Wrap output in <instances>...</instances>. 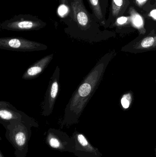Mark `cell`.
I'll use <instances>...</instances> for the list:
<instances>
[{
    "instance_id": "6da1fadb",
    "label": "cell",
    "mask_w": 156,
    "mask_h": 157,
    "mask_svg": "<svg viewBox=\"0 0 156 157\" xmlns=\"http://www.w3.org/2000/svg\"><path fill=\"white\" fill-rule=\"evenodd\" d=\"M116 54L114 50L106 53L81 82L66 105L62 125L78 123L83 110L100 83L107 66Z\"/></svg>"
},
{
    "instance_id": "7a4b0ae2",
    "label": "cell",
    "mask_w": 156,
    "mask_h": 157,
    "mask_svg": "<svg viewBox=\"0 0 156 157\" xmlns=\"http://www.w3.org/2000/svg\"><path fill=\"white\" fill-rule=\"evenodd\" d=\"M70 12L60 20L67 27L65 33L70 37L82 41L92 42L99 37L100 31L98 22L86 9L83 0H70Z\"/></svg>"
},
{
    "instance_id": "3957f363",
    "label": "cell",
    "mask_w": 156,
    "mask_h": 157,
    "mask_svg": "<svg viewBox=\"0 0 156 157\" xmlns=\"http://www.w3.org/2000/svg\"><path fill=\"white\" fill-rule=\"evenodd\" d=\"M6 130L5 136L13 145L16 157H25L28 149V143L31 134V127H38L34 121H13L2 123Z\"/></svg>"
},
{
    "instance_id": "277c9868",
    "label": "cell",
    "mask_w": 156,
    "mask_h": 157,
    "mask_svg": "<svg viewBox=\"0 0 156 157\" xmlns=\"http://www.w3.org/2000/svg\"><path fill=\"white\" fill-rule=\"evenodd\" d=\"M46 25V22L36 16L20 14L3 21L0 25V28L8 31H34L44 28Z\"/></svg>"
},
{
    "instance_id": "5b68a950",
    "label": "cell",
    "mask_w": 156,
    "mask_h": 157,
    "mask_svg": "<svg viewBox=\"0 0 156 157\" xmlns=\"http://www.w3.org/2000/svg\"><path fill=\"white\" fill-rule=\"evenodd\" d=\"M0 48L13 51L31 52L47 49L46 45L20 37H7L0 38Z\"/></svg>"
},
{
    "instance_id": "8992f818",
    "label": "cell",
    "mask_w": 156,
    "mask_h": 157,
    "mask_svg": "<svg viewBox=\"0 0 156 157\" xmlns=\"http://www.w3.org/2000/svg\"><path fill=\"white\" fill-rule=\"evenodd\" d=\"M60 77V69L59 66H57L49 80L44 101L42 103L43 116H49L53 112L56 100L59 92Z\"/></svg>"
},
{
    "instance_id": "52a82bcc",
    "label": "cell",
    "mask_w": 156,
    "mask_h": 157,
    "mask_svg": "<svg viewBox=\"0 0 156 157\" xmlns=\"http://www.w3.org/2000/svg\"><path fill=\"white\" fill-rule=\"evenodd\" d=\"M47 144L51 148L61 152L72 153L74 141L67 133L59 130L49 129L46 136Z\"/></svg>"
},
{
    "instance_id": "ba28073f",
    "label": "cell",
    "mask_w": 156,
    "mask_h": 157,
    "mask_svg": "<svg viewBox=\"0 0 156 157\" xmlns=\"http://www.w3.org/2000/svg\"><path fill=\"white\" fill-rule=\"evenodd\" d=\"M74 141L72 153L78 157H101L99 149L93 147L81 133L75 132L72 136Z\"/></svg>"
},
{
    "instance_id": "9c48e42d",
    "label": "cell",
    "mask_w": 156,
    "mask_h": 157,
    "mask_svg": "<svg viewBox=\"0 0 156 157\" xmlns=\"http://www.w3.org/2000/svg\"><path fill=\"white\" fill-rule=\"evenodd\" d=\"M0 118L1 123L13 121L28 122L35 121L34 119L23 112L18 110L12 104L5 101H0Z\"/></svg>"
},
{
    "instance_id": "30bf717a",
    "label": "cell",
    "mask_w": 156,
    "mask_h": 157,
    "mask_svg": "<svg viewBox=\"0 0 156 157\" xmlns=\"http://www.w3.org/2000/svg\"><path fill=\"white\" fill-rule=\"evenodd\" d=\"M156 50V34L147 36L127 45L123 48L122 50L133 53H140L144 52Z\"/></svg>"
},
{
    "instance_id": "8fae6325",
    "label": "cell",
    "mask_w": 156,
    "mask_h": 157,
    "mask_svg": "<svg viewBox=\"0 0 156 157\" xmlns=\"http://www.w3.org/2000/svg\"><path fill=\"white\" fill-rule=\"evenodd\" d=\"M54 57V53L47 55L28 67L24 72L22 78L26 80L34 79L38 77L47 67Z\"/></svg>"
},
{
    "instance_id": "7c38bea8",
    "label": "cell",
    "mask_w": 156,
    "mask_h": 157,
    "mask_svg": "<svg viewBox=\"0 0 156 157\" xmlns=\"http://www.w3.org/2000/svg\"><path fill=\"white\" fill-rule=\"evenodd\" d=\"M93 12L94 19L101 25L105 24L104 0H87Z\"/></svg>"
},
{
    "instance_id": "4fadbf2b",
    "label": "cell",
    "mask_w": 156,
    "mask_h": 157,
    "mask_svg": "<svg viewBox=\"0 0 156 157\" xmlns=\"http://www.w3.org/2000/svg\"><path fill=\"white\" fill-rule=\"evenodd\" d=\"M130 14V19L135 27L139 29L141 33L144 34V20L143 17L137 13L134 8L131 7L129 11Z\"/></svg>"
},
{
    "instance_id": "5bb4252c",
    "label": "cell",
    "mask_w": 156,
    "mask_h": 157,
    "mask_svg": "<svg viewBox=\"0 0 156 157\" xmlns=\"http://www.w3.org/2000/svg\"><path fill=\"white\" fill-rule=\"evenodd\" d=\"M128 0H112V16L117 17L125 11L129 5Z\"/></svg>"
},
{
    "instance_id": "9a60e30c",
    "label": "cell",
    "mask_w": 156,
    "mask_h": 157,
    "mask_svg": "<svg viewBox=\"0 0 156 157\" xmlns=\"http://www.w3.org/2000/svg\"><path fill=\"white\" fill-rule=\"evenodd\" d=\"M132 100V96L131 93H127L123 96L121 99V103L124 109H127L130 107Z\"/></svg>"
},
{
    "instance_id": "2e32d148",
    "label": "cell",
    "mask_w": 156,
    "mask_h": 157,
    "mask_svg": "<svg viewBox=\"0 0 156 157\" xmlns=\"http://www.w3.org/2000/svg\"><path fill=\"white\" fill-rule=\"evenodd\" d=\"M128 17H121L117 19V24L119 25H122L127 23L128 20Z\"/></svg>"
},
{
    "instance_id": "e0dca14e",
    "label": "cell",
    "mask_w": 156,
    "mask_h": 157,
    "mask_svg": "<svg viewBox=\"0 0 156 157\" xmlns=\"http://www.w3.org/2000/svg\"><path fill=\"white\" fill-rule=\"evenodd\" d=\"M150 15L154 19L156 20V9H154V10H152L151 13H150Z\"/></svg>"
},
{
    "instance_id": "ac0fdd59",
    "label": "cell",
    "mask_w": 156,
    "mask_h": 157,
    "mask_svg": "<svg viewBox=\"0 0 156 157\" xmlns=\"http://www.w3.org/2000/svg\"><path fill=\"white\" fill-rule=\"evenodd\" d=\"M147 0H136V3L139 6H142L146 2Z\"/></svg>"
},
{
    "instance_id": "d6986e66",
    "label": "cell",
    "mask_w": 156,
    "mask_h": 157,
    "mask_svg": "<svg viewBox=\"0 0 156 157\" xmlns=\"http://www.w3.org/2000/svg\"><path fill=\"white\" fill-rule=\"evenodd\" d=\"M154 153H155V155L156 157V145L155 146V147L154 148Z\"/></svg>"
},
{
    "instance_id": "ffe728a7",
    "label": "cell",
    "mask_w": 156,
    "mask_h": 157,
    "mask_svg": "<svg viewBox=\"0 0 156 157\" xmlns=\"http://www.w3.org/2000/svg\"><path fill=\"white\" fill-rule=\"evenodd\" d=\"M0 157H4L3 156V155L2 154V152L0 153Z\"/></svg>"
}]
</instances>
